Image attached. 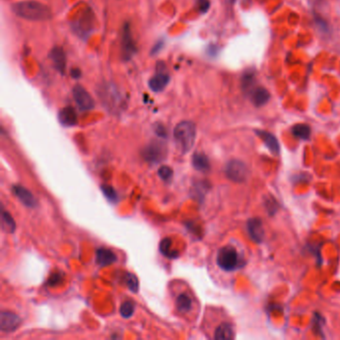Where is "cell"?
Masks as SVG:
<instances>
[{"label": "cell", "instance_id": "1", "mask_svg": "<svg viewBox=\"0 0 340 340\" xmlns=\"http://www.w3.org/2000/svg\"><path fill=\"white\" fill-rule=\"evenodd\" d=\"M172 300L177 313L185 319H192L198 310V301L188 285L181 282L170 284Z\"/></svg>", "mask_w": 340, "mask_h": 340}, {"label": "cell", "instance_id": "2", "mask_svg": "<svg viewBox=\"0 0 340 340\" xmlns=\"http://www.w3.org/2000/svg\"><path fill=\"white\" fill-rule=\"evenodd\" d=\"M12 12L20 18L30 21H47L52 18L51 9L37 1H20L12 4Z\"/></svg>", "mask_w": 340, "mask_h": 340}, {"label": "cell", "instance_id": "3", "mask_svg": "<svg viewBox=\"0 0 340 340\" xmlns=\"http://www.w3.org/2000/svg\"><path fill=\"white\" fill-rule=\"evenodd\" d=\"M197 136L196 125L191 121L179 123L174 130V138L182 154H187L194 147Z\"/></svg>", "mask_w": 340, "mask_h": 340}, {"label": "cell", "instance_id": "4", "mask_svg": "<svg viewBox=\"0 0 340 340\" xmlns=\"http://www.w3.org/2000/svg\"><path fill=\"white\" fill-rule=\"evenodd\" d=\"M217 265L224 272H233L242 266L241 259L237 250L231 246L226 245L219 249L217 253Z\"/></svg>", "mask_w": 340, "mask_h": 340}, {"label": "cell", "instance_id": "5", "mask_svg": "<svg viewBox=\"0 0 340 340\" xmlns=\"http://www.w3.org/2000/svg\"><path fill=\"white\" fill-rule=\"evenodd\" d=\"M226 175L227 178L235 183H243L246 181L249 172L244 163L238 160H231L226 166Z\"/></svg>", "mask_w": 340, "mask_h": 340}, {"label": "cell", "instance_id": "6", "mask_svg": "<svg viewBox=\"0 0 340 340\" xmlns=\"http://www.w3.org/2000/svg\"><path fill=\"white\" fill-rule=\"evenodd\" d=\"M73 97L74 100L79 107L80 110L82 111H89L92 110L95 107V101L92 98V96L86 91L84 87L81 85H76L74 86L73 90Z\"/></svg>", "mask_w": 340, "mask_h": 340}, {"label": "cell", "instance_id": "7", "mask_svg": "<svg viewBox=\"0 0 340 340\" xmlns=\"http://www.w3.org/2000/svg\"><path fill=\"white\" fill-rule=\"evenodd\" d=\"M136 51H137V47L133 39L130 26L129 24H126L124 26L123 34H122V50H121L122 58L125 60H130L136 54Z\"/></svg>", "mask_w": 340, "mask_h": 340}, {"label": "cell", "instance_id": "8", "mask_svg": "<svg viewBox=\"0 0 340 340\" xmlns=\"http://www.w3.org/2000/svg\"><path fill=\"white\" fill-rule=\"evenodd\" d=\"M165 66L158 67L157 73L150 79L149 81V87L154 92H160L163 91L170 82V76L166 71H163V68Z\"/></svg>", "mask_w": 340, "mask_h": 340}, {"label": "cell", "instance_id": "9", "mask_svg": "<svg viewBox=\"0 0 340 340\" xmlns=\"http://www.w3.org/2000/svg\"><path fill=\"white\" fill-rule=\"evenodd\" d=\"M256 134L263 140L267 148L274 154V155H279L281 152V145L278 140V138L267 131L264 130H256Z\"/></svg>", "mask_w": 340, "mask_h": 340}, {"label": "cell", "instance_id": "10", "mask_svg": "<svg viewBox=\"0 0 340 340\" xmlns=\"http://www.w3.org/2000/svg\"><path fill=\"white\" fill-rule=\"evenodd\" d=\"M247 230L251 239L258 243H261L265 238V228L263 222L260 219L253 218L247 222Z\"/></svg>", "mask_w": 340, "mask_h": 340}, {"label": "cell", "instance_id": "11", "mask_svg": "<svg viewBox=\"0 0 340 340\" xmlns=\"http://www.w3.org/2000/svg\"><path fill=\"white\" fill-rule=\"evenodd\" d=\"M20 324V318L10 312L3 311L1 313V320H0V327L2 331H13L15 330Z\"/></svg>", "mask_w": 340, "mask_h": 340}, {"label": "cell", "instance_id": "12", "mask_svg": "<svg viewBox=\"0 0 340 340\" xmlns=\"http://www.w3.org/2000/svg\"><path fill=\"white\" fill-rule=\"evenodd\" d=\"M249 95H250V101L256 107L265 106L271 99L270 92L264 87H257L252 89Z\"/></svg>", "mask_w": 340, "mask_h": 340}, {"label": "cell", "instance_id": "13", "mask_svg": "<svg viewBox=\"0 0 340 340\" xmlns=\"http://www.w3.org/2000/svg\"><path fill=\"white\" fill-rule=\"evenodd\" d=\"M49 58L51 59L57 71L60 74H64L66 68V56L64 50L61 47H54L49 53Z\"/></svg>", "mask_w": 340, "mask_h": 340}, {"label": "cell", "instance_id": "14", "mask_svg": "<svg viewBox=\"0 0 340 340\" xmlns=\"http://www.w3.org/2000/svg\"><path fill=\"white\" fill-rule=\"evenodd\" d=\"M13 192L17 196V198L27 207L29 208H34L37 206V201L33 197V195L25 188L21 186H14L13 187Z\"/></svg>", "mask_w": 340, "mask_h": 340}, {"label": "cell", "instance_id": "15", "mask_svg": "<svg viewBox=\"0 0 340 340\" xmlns=\"http://www.w3.org/2000/svg\"><path fill=\"white\" fill-rule=\"evenodd\" d=\"M215 339L227 340L234 338V331L233 327L229 322H221L218 324V326L214 330V336Z\"/></svg>", "mask_w": 340, "mask_h": 340}, {"label": "cell", "instance_id": "16", "mask_svg": "<svg viewBox=\"0 0 340 340\" xmlns=\"http://www.w3.org/2000/svg\"><path fill=\"white\" fill-rule=\"evenodd\" d=\"M59 122L65 127H72L77 124V114L72 107H65L58 114Z\"/></svg>", "mask_w": 340, "mask_h": 340}, {"label": "cell", "instance_id": "17", "mask_svg": "<svg viewBox=\"0 0 340 340\" xmlns=\"http://www.w3.org/2000/svg\"><path fill=\"white\" fill-rule=\"evenodd\" d=\"M96 256H97L96 257L97 263L102 267L109 266V265L115 263L116 260H117V257L113 251L110 250V249H107V248H99L97 250Z\"/></svg>", "mask_w": 340, "mask_h": 340}, {"label": "cell", "instance_id": "18", "mask_svg": "<svg viewBox=\"0 0 340 340\" xmlns=\"http://www.w3.org/2000/svg\"><path fill=\"white\" fill-rule=\"evenodd\" d=\"M256 73L251 70L245 71L242 74L241 77V88L245 93H250V91L252 89H254V85H256Z\"/></svg>", "mask_w": 340, "mask_h": 340}, {"label": "cell", "instance_id": "19", "mask_svg": "<svg viewBox=\"0 0 340 340\" xmlns=\"http://www.w3.org/2000/svg\"><path fill=\"white\" fill-rule=\"evenodd\" d=\"M291 133L295 138L307 141L310 138L311 129L306 124H296L291 128Z\"/></svg>", "mask_w": 340, "mask_h": 340}, {"label": "cell", "instance_id": "20", "mask_svg": "<svg viewBox=\"0 0 340 340\" xmlns=\"http://www.w3.org/2000/svg\"><path fill=\"white\" fill-rule=\"evenodd\" d=\"M193 165L198 171L207 172L210 170V161L205 154L198 153L194 155L193 158Z\"/></svg>", "mask_w": 340, "mask_h": 340}, {"label": "cell", "instance_id": "21", "mask_svg": "<svg viewBox=\"0 0 340 340\" xmlns=\"http://www.w3.org/2000/svg\"><path fill=\"white\" fill-rule=\"evenodd\" d=\"M146 154V158L151 160V161H155V160H160L161 155H159V153H162V146L160 144H151L146 150H145Z\"/></svg>", "mask_w": 340, "mask_h": 340}, {"label": "cell", "instance_id": "22", "mask_svg": "<svg viewBox=\"0 0 340 340\" xmlns=\"http://www.w3.org/2000/svg\"><path fill=\"white\" fill-rule=\"evenodd\" d=\"M135 311V305L132 301H126L122 303L120 307V313L124 318H129L133 315Z\"/></svg>", "mask_w": 340, "mask_h": 340}, {"label": "cell", "instance_id": "23", "mask_svg": "<svg viewBox=\"0 0 340 340\" xmlns=\"http://www.w3.org/2000/svg\"><path fill=\"white\" fill-rule=\"evenodd\" d=\"M171 247H172V241H171L170 238H165L161 241L160 249H161L162 253L165 254L168 258H176V252L172 251Z\"/></svg>", "mask_w": 340, "mask_h": 340}, {"label": "cell", "instance_id": "24", "mask_svg": "<svg viewBox=\"0 0 340 340\" xmlns=\"http://www.w3.org/2000/svg\"><path fill=\"white\" fill-rule=\"evenodd\" d=\"M2 224L9 231H13L15 228V223L7 212H2Z\"/></svg>", "mask_w": 340, "mask_h": 340}, {"label": "cell", "instance_id": "25", "mask_svg": "<svg viewBox=\"0 0 340 340\" xmlns=\"http://www.w3.org/2000/svg\"><path fill=\"white\" fill-rule=\"evenodd\" d=\"M126 284L128 285V287L133 291V292H137L138 288H139V283L137 278L134 275H127L126 276Z\"/></svg>", "mask_w": 340, "mask_h": 340}, {"label": "cell", "instance_id": "26", "mask_svg": "<svg viewBox=\"0 0 340 340\" xmlns=\"http://www.w3.org/2000/svg\"><path fill=\"white\" fill-rule=\"evenodd\" d=\"M102 191L110 201H116L117 200V194H116L113 188H111L109 186H103Z\"/></svg>", "mask_w": 340, "mask_h": 340}, {"label": "cell", "instance_id": "27", "mask_svg": "<svg viewBox=\"0 0 340 340\" xmlns=\"http://www.w3.org/2000/svg\"><path fill=\"white\" fill-rule=\"evenodd\" d=\"M159 176H160L163 180L168 181V180H170L171 178H172V176H173V170H172L171 168H169V167L163 166V167H161L160 170H159Z\"/></svg>", "mask_w": 340, "mask_h": 340}, {"label": "cell", "instance_id": "28", "mask_svg": "<svg viewBox=\"0 0 340 340\" xmlns=\"http://www.w3.org/2000/svg\"><path fill=\"white\" fill-rule=\"evenodd\" d=\"M197 3H198V8L201 13H206L209 11L210 6H211L210 0H198Z\"/></svg>", "mask_w": 340, "mask_h": 340}, {"label": "cell", "instance_id": "29", "mask_svg": "<svg viewBox=\"0 0 340 340\" xmlns=\"http://www.w3.org/2000/svg\"><path fill=\"white\" fill-rule=\"evenodd\" d=\"M163 46H164V42L163 41H159L154 47H153V49H152V54L153 55H155V54H157V53H159L161 50H162V48H163Z\"/></svg>", "mask_w": 340, "mask_h": 340}, {"label": "cell", "instance_id": "30", "mask_svg": "<svg viewBox=\"0 0 340 340\" xmlns=\"http://www.w3.org/2000/svg\"><path fill=\"white\" fill-rule=\"evenodd\" d=\"M156 132H157V134L160 137H166V130H165V128L162 125H158V128L156 129Z\"/></svg>", "mask_w": 340, "mask_h": 340}, {"label": "cell", "instance_id": "31", "mask_svg": "<svg viewBox=\"0 0 340 340\" xmlns=\"http://www.w3.org/2000/svg\"><path fill=\"white\" fill-rule=\"evenodd\" d=\"M71 76H72L74 79H78V78L81 76L80 70H79V69H76V68L72 69V70H71Z\"/></svg>", "mask_w": 340, "mask_h": 340}]
</instances>
